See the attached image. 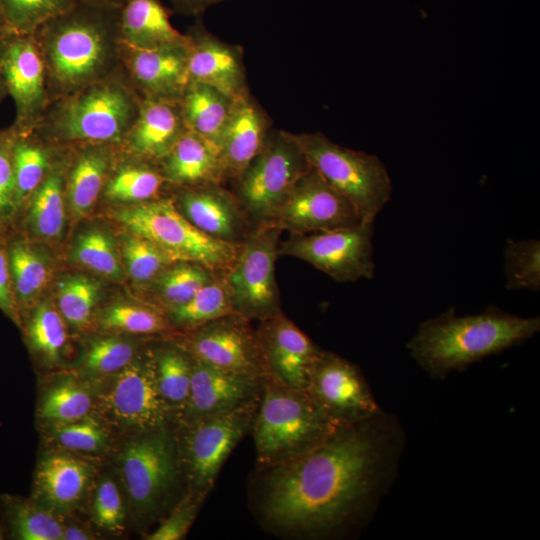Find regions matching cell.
<instances>
[{
	"instance_id": "cell-8",
	"label": "cell",
	"mask_w": 540,
	"mask_h": 540,
	"mask_svg": "<svg viewBox=\"0 0 540 540\" xmlns=\"http://www.w3.org/2000/svg\"><path fill=\"white\" fill-rule=\"evenodd\" d=\"M309 164L354 206L363 222H374L390 201L393 185L376 155L339 145L322 132H290Z\"/></svg>"
},
{
	"instance_id": "cell-44",
	"label": "cell",
	"mask_w": 540,
	"mask_h": 540,
	"mask_svg": "<svg viewBox=\"0 0 540 540\" xmlns=\"http://www.w3.org/2000/svg\"><path fill=\"white\" fill-rule=\"evenodd\" d=\"M44 432L46 439L58 449L102 454L111 447V431L94 414L70 422L46 424Z\"/></svg>"
},
{
	"instance_id": "cell-43",
	"label": "cell",
	"mask_w": 540,
	"mask_h": 540,
	"mask_svg": "<svg viewBox=\"0 0 540 540\" xmlns=\"http://www.w3.org/2000/svg\"><path fill=\"white\" fill-rule=\"evenodd\" d=\"M101 283L86 274L63 276L56 284L55 304L66 324L83 331L96 314Z\"/></svg>"
},
{
	"instance_id": "cell-35",
	"label": "cell",
	"mask_w": 540,
	"mask_h": 540,
	"mask_svg": "<svg viewBox=\"0 0 540 540\" xmlns=\"http://www.w3.org/2000/svg\"><path fill=\"white\" fill-rule=\"evenodd\" d=\"M233 102L234 99L207 84L189 82L179 104L187 130L219 148Z\"/></svg>"
},
{
	"instance_id": "cell-57",
	"label": "cell",
	"mask_w": 540,
	"mask_h": 540,
	"mask_svg": "<svg viewBox=\"0 0 540 540\" xmlns=\"http://www.w3.org/2000/svg\"><path fill=\"white\" fill-rule=\"evenodd\" d=\"M6 28V23L0 9V32Z\"/></svg>"
},
{
	"instance_id": "cell-16",
	"label": "cell",
	"mask_w": 540,
	"mask_h": 540,
	"mask_svg": "<svg viewBox=\"0 0 540 540\" xmlns=\"http://www.w3.org/2000/svg\"><path fill=\"white\" fill-rule=\"evenodd\" d=\"M0 71L15 104V130L34 129L49 103L45 64L33 34L0 32Z\"/></svg>"
},
{
	"instance_id": "cell-47",
	"label": "cell",
	"mask_w": 540,
	"mask_h": 540,
	"mask_svg": "<svg viewBox=\"0 0 540 540\" xmlns=\"http://www.w3.org/2000/svg\"><path fill=\"white\" fill-rule=\"evenodd\" d=\"M77 0H0L6 28L34 34L49 19L65 12Z\"/></svg>"
},
{
	"instance_id": "cell-1",
	"label": "cell",
	"mask_w": 540,
	"mask_h": 540,
	"mask_svg": "<svg viewBox=\"0 0 540 540\" xmlns=\"http://www.w3.org/2000/svg\"><path fill=\"white\" fill-rule=\"evenodd\" d=\"M374 419L344 426L301 456L256 471L254 503L263 527L279 536L318 538L353 520L380 468Z\"/></svg>"
},
{
	"instance_id": "cell-10",
	"label": "cell",
	"mask_w": 540,
	"mask_h": 540,
	"mask_svg": "<svg viewBox=\"0 0 540 540\" xmlns=\"http://www.w3.org/2000/svg\"><path fill=\"white\" fill-rule=\"evenodd\" d=\"M259 401L173 426L185 489L210 493L226 459L250 432Z\"/></svg>"
},
{
	"instance_id": "cell-13",
	"label": "cell",
	"mask_w": 540,
	"mask_h": 540,
	"mask_svg": "<svg viewBox=\"0 0 540 540\" xmlns=\"http://www.w3.org/2000/svg\"><path fill=\"white\" fill-rule=\"evenodd\" d=\"M374 222L308 234H290L279 244V255L303 260L338 282L374 276Z\"/></svg>"
},
{
	"instance_id": "cell-5",
	"label": "cell",
	"mask_w": 540,
	"mask_h": 540,
	"mask_svg": "<svg viewBox=\"0 0 540 540\" xmlns=\"http://www.w3.org/2000/svg\"><path fill=\"white\" fill-rule=\"evenodd\" d=\"M342 427L330 419L307 392L267 374L250 430L256 450L255 471L301 456Z\"/></svg>"
},
{
	"instance_id": "cell-50",
	"label": "cell",
	"mask_w": 540,
	"mask_h": 540,
	"mask_svg": "<svg viewBox=\"0 0 540 540\" xmlns=\"http://www.w3.org/2000/svg\"><path fill=\"white\" fill-rule=\"evenodd\" d=\"M12 143V127L0 128V223L7 227H10L17 217Z\"/></svg>"
},
{
	"instance_id": "cell-15",
	"label": "cell",
	"mask_w": 540,
	"mask_h": 540,
	"mask_svg": "<svg viewBox=\"0 0 540 540\" xmlns=\"http://www.w3.org/2000/svg\"><path fill=\"white\" fill-rule=\"evenodd\" d=\"M191 355L208 365L253 380L267 375L256 329L251 321L231 313L180 334Z\"/></svg>"
},
{
	"instance_id": "cell-18",
	"label": "cell",
	"mask_w": 540,
	"mask_h": 540,
	"mask_svg": "<svg viewBox=\"0 0 540 540\" xmlns=\"http://www.w3.org/2000/svg\"><path fill=\"white\" fill-rule=\"evenodd\" d=\"M188 44L144 49L121 42L120 72L141 99L179 102L189 84Z\"/></svg>"
},
{
	"instance_id": "cell-48",
	"label": "cell",
	"mask_w": 540,
	"mask_h": 540,
	"mask_svg": "<svg viewBox=\"0 0 540 540\" xmlns=\"http://www.w3.org/2000/svg\"><path fill=\"white\" fill-rule=\"evenodd\" d=\"M91 516L98 529L113 535L123 533L127 508L119 485L110 475L103 476L94 486Z\"/></svg>"
},
{
	"instance_id": "cell-29",
	"label": "cell",
	"mask_w": 540,
	"mask_h": 540,
	"mask_svg": "<svg viewBox=\"0 0 540 540\" xmlns=\"http://www.w3.org/2000/svg\"><path fill=\"white\" fill-rule=\"evenodd\" d=\"M157 165L170 187L225 184L218 148L189 130Z\"/></svg>"
},
{
	"instance_id": "cell-41",
	"label": "cell",
	"mask_w": 540,
	"mask_h": 540,
	"mask_svg": "<svg viewBox=\"0 0 540 540\" xmlns=\"http://www.w3.org/2000/svg\"><path fill=\"white\" fill-rule=\"evenodd\" d=\"M70 258L73 263L113 281L124 279L125 271L112 234L98 226L81 231L75 238Z\"/></svg>"
},
{
	"instance_id": "cell-31",
	"label": "cell",
	"mask_w": 540,
	"mask_h": 540,
	"mask_svg": "<svg viewBox=\"0 0 540 540\" xmlns=\"http://www.w3.org/2000/svg\"><path fill=\"white\" fill-rule=\"evenodd\" d=\"M168 187L157 164L127 156L119 150L102 197L117 205L136 204L166 195Z\"/></svg>"
},
{
	"instance_id": "cell-19",
	"label": "cell",
	"mask_w": 540,
	"mask_h": 540,
	"mask_svg": "<svg viewBox=\"0 0 540 540\" xmlns=\"http://www.w3.org/2000/svg\"><path fill=\"white\" fill-rule=\"evenodd\" d=\"M179 212L208 236L240 246L253 230L239 201L223 183L173 187Z\"/></svg>"
},
{
	"instance_id": "cell-51",
	"label": "cell",
	"mask_w": 540,
	"mask_h": 540,
	"mask_svg": "<svg viewBox=\"0 0 540 540\" xmlns=\"http://www.w3.org/2000/svg\"><path fill=\"white\" fill-rule=\"evenodd\" d=\"M0 310L16 325L22 327L8 267L5 243L0 245Z\"/></svg>"
},
{
	"instance_id": "cell-21",
	"label": "cell",
	"mask_w": 540,
	"mask_h": 540,
	"mask_svg": "<svg viewBox=\"0 0 540 540\" xmlns=\"http://www.w3.org/2000/svg\"><path fill=\"white\" fill-rule=\"evenodd\" d=\"M95 475L92 460L81 453L54 448L37 464L31 498L65 518L82 505Z\"/></svg>"
},
{
	"instance_id": "cell-24",
	"label": "cell",
	"mask_w": 540,
	"mask_h": 540,
	"mask_svg": "<svg viewBox=\"0 0 540 540\" xmlns=\"http://www.w3.org/2000/svg\"><path fill=\"white\" fill-rule=\"evenodd\" d=\"M186 131L179 102L142 99L137 117L118 147L127 156L157 164Z\"/></svg>"
},
{
	"instance_id": "cell-53",
	"label": "cell",
	"mask_w": 540,
	"mask_h": 540,
	"mask_svg": "<svg viewBox=\"0 0 540 540\" xmlns=\"http://www.w3.org/2000/svg\"><path fill=\"white\" fill-rule=\"evenodd\" d=\"M96 539L94 533L86 526L78 523L66 524L64 520V528L61 540H91Z\"/></svg>"
},
{
	"instance_id": "cell-23",
	"label": "cell",
	"mask_w": 540,
	"mask_h": 540,
	"mask_svg": "<svg viewBox=\"0 0 540 540\" xmlns=\"http://www.w3.org/2000/svg\"><path fill=\"white\" fill-rule=\"evenodd\" d=\"M262 381L218 369L194 358L188 400L175 425L227 412L259 398Z\"/></svg>"
},
{
	"instance_id": "cell-3",
	"label": "cell",
	"mask_w": 540,
	"mask_h": 540,
	"mask_svg": "<svg viewBox=\"0 0 540 540\" xmlns=\"http://www.w3.org/2000/svg\"><path fill=\"white\" fill-rule=\"evenodd\" d=\"M539 330V317L513 315L496 306L465 316L449 309L423 322L407 348L425 371L443 377L518 345Z\"/></svg>"
},
{
	"instance_id": "cell-30",
	"label": "cell",
	"mask_w": 540,
	"mask_h": 540,
	"mask_svg": "<svg viewBox=\"0 0 540 540\" xmlns=\"http://www.w3.org/2000/svg\"><path fill=\"white\" fill-rule=\"evenodd\" d=\"M173 11L161 0H127L120 7L121 42L136 48H158L189 41L170 22Z\"/></svg>"
},
{
	"instance_id": "cell-40",
	"label": "cell",
	"mask_w": 540,
	"mask_h": 540,
	"mask_svg": "<svg viewBox=\"0 0 540 540\" xmlns=\"http://www.w3.org/2000/svg\"><path fill=\"white\" fill-rule=\"evenodd\" d=\"M143 348L119 334L94 337L85 346L77 374L91 382L106 378L126 367Z\"/></svg>"
},
{
	"instance_id": "cell-46",
	"label": "cell",
	"mask_w": 540,
	"mask_h": 540,
	"mask_svg": "<svg viewBox=\"0 0 540 540\" xmlns=\"http://www.w3.org/2000/svg\"><path fill=\"white\" fill-rule=\"evenodd\" d=\"M507 290H540V241L508 239L504 247Z\"/></svg>"
},
{
	"instance_id": "cell-22",
	"label": "cell",
	"mask_w": 540,
	"mask_h": 540,
	"mask_svg": "<svg viewBox=\"0 0 540 540\" xmlns=\"http://www.w3.org/2000/svg\"><path fill=\"white\" fill-rule=\"evenodd\" d=\"M187 35L189 82L207 84L232 99L249 92L240 45L220 40L200 22Z\"/></svg>"
},
{
	"instance_id": "cell-58",
	"label": "cell",
	"mask_w": 540,
	"mask_h": 540,
	"mask_svg": "<svg viewBox=\"0 0 540 540\" xmlns=\"http://www.w3.org/2000/svg\"><path fill=\"white\" fill-rule=\"evenodd\" d=\"M3 538H4V530H3L2 523L0 521V539H3Z\"/></svg>"
},
{
	"instance_id": "cell-11",
	"label": "cell",
	"mask_w": 540,
	"mask_h": 540,
	"mask_svg": "<svg viewBox=\"0 0 540 540\" xmlns=\"http://www.w3.org/2000/svg\"><path fill=\"white\" fill-rule=\"evenodd\" d=\"M310 164L289 131L270 130L260 152L232 181L253 229L265 226Z\"/></svg>"
},
{
	"instance_id": "cell-9",
	"label": "cell",
	"mask_w": 540,
	"mask_h": 540,
	"mask_svg": "<svg viewBox=\"0 0 540 540\" xmlns=\"http://www.w3.org/2000/svg\"><path fill=\"white\" fill-rule=\"evenodd\" d=\"M119 468L137 520L161 518L171 508L178 484L184 483L173 426L129 438L119 454Z\"/></svg>"
},
{
	"instance_id": "cell-39",
	"label": "cell",
	"mask_w": 540,
	"mask_h": 540,
	"mask_svg": "<svg viewBox=\"0 0 540 540\" xmlns=\"http://www.w3.org/2000/svg\"><path fill=\"white\" fill-rule=\"evenodd\" d=\"M216 276L201 264L175 261L146 290L152 297L150 303L165 313L188 302Z\"/></svg>"
},
{
	"instance_id": "cell-49",
	"label": "cell",
	"mask_w": 540,
	"mask_h": 540,
	"mask_svg": "<svg viewBox=\"0 0 540 540\" xmlns=\"http://www.w3.org/2000/svg\"><path fill=\"white\" fill-rule=\"evenodd\" d=\"M209 494L185 489L182 496L169 509L159 526L145 536L147 540L183 539L195 521Z\"/></svg>"
},
{
	"instance_id": "cell-33",
	"label": "cell",
	"mask_w": 540,
	"mask_h": 540,
	"mask_svg": "<svg viewBox=\"0 0 540 540\" xmlns=\"http://www.w3.org/2000/svg\"><path fill=\"white\" fill-rule=\"evenodd\" d=\"M151 347L158 389L173 413L175 425L188 400L194 358L180 334L165 336Z\"/></svg>"
},
{
	"instance_id": "cell-56",
	"label": "cell",
	"mask_w": 540,
	"mask_h": 540,
	"mask_svg": "<svg viewBox=\"0 0 540 540\" xmlns=\"http://www.w3.org/2000/svg\"><path fill=\"white\" fill-rule=\"evenodd\" d=\"M115 6H122L127 0H93Z\"/></svg>"
},
{
	"instance_id": "cell-17",
	"label": "cell",
	"mask_w": 540,
	"mask_h": 540,
	"mask_svg": "<svg viewBox=\"0 0 540 540\" xmlns=\"http://www.w3.org/2000/svg\"><path fill=\"white\" fill-rule=\"evenodd\" d=\"M306 392L341 426L365 422L379 414V406L359 367L333 352L322 351Z\"/></svg>"
},
{
	"instance_id": "cell-28",
	"label": "cell",
	"mask_w": 540,
	"mask_h": 540,
	"mask_svg": "<svg viewBox=\"0 0 540 540\" xmlns=\"http://www.w3.org/2000/svg\"><path fill=\"white\" fill-rule=\"evenodd\" d=\"M5 250L13 292L23 323L27 313L41 300L51 279V260L39 242L20 231L8 234Z\"/></svg>"
},
{
	"instance_id": "cell-12",
	"label": "cell",
	"mask_w": 540,
	"mask_h": 540,
	"mask_svg": "<svg viewBox=\"0 0 540 540\" xmlns=\"http://www.w3.org/2000/svg\"><path fill=\"white\" fill-rule=\"evenodd\" d=\"M280 234L271 226L253 229L226 274L233 311L249 321L260 322L282 311L275 277Z\"/></svg>"
},
{
	"instance_id": "cell-27",
	"label": "cell",
	"mask_w": 540,
	"mask_h": 540,
	"mask_svg": "<svg viewBox=\"0 0 540 540\" xmlns=\"http://www.w3.org/2000/svg\"><path fill=\"white\" fill-rule=\"evenodd\" d=\"M118 153V145L108 143L71 146L65 195L67 211L74 219L85 217L95 208Z\"/></svg>"
},
{
	"instance_id": "cell-20",
	"label": "cell",
	"mask_w": 540,
	"mask_h": 540,
	"mask_svg": "<svg viewBox=\"0 0 540 540\" xmlns=\"http://www.w3.org/2000/svg\"><path fill=\"white\" fill-rule=\"evenodd\" d=\"M267 374L297 390H307L315 362L322 353L281 311L256 328Z\"/></svg>"
},
{
	"instance_id": "cell-2",
	"label": "cell",
	"mask_w": 540,
	"mask_h": 540,
	"mask_svg": "<svg viewBox=\"0 0 540 540\" xmlns=\"http://www.w3.org/2000/svg\"><path fill=\"white\" fill-rule=\"evenodd\" d=\"M120 7L77 0L35 31L50 101L119 71Z\"/></svg>"
},
{
	"instance_id": "cell-14",
	"label": "cell",
	"mask_w": 540,
	"mask_h": 540,
	"mask_svg": "<svg viewBox=\"0 0 540 540\" xmlns=\"http://www.w3.org/2000/svg\"><path fill=\"white\" fill-rule=\"evenodd\" d=\"M362 222L350 201L310 165L265 226L290 234H308L354 227Z\"/></svg>"
},
{
	"instance_id": "cell-42",
	"label": "cell",
	"mask_w": 540,
	"mask_h": 540,
	"mask_svg": "<svg viewBox=\"0 0 540 540\" xmlns=\"http://www.w3.org/2000/svg\"><path fill=\"white\" fill-rule=\"evenodd\" d=\"M11 536L19 540H61L64 517L32 498L2 496Z\"/></svg>"
},
{
	"instance_id": "cell-7",
	"label": "cell",
	"mask_w": 540,
	"mask_h": 540,
	"mask_svg": "<svg viewBox=\"0 0 540 540\" xmlns=\"http://www.w3.org/2000/svg\"><path fill=\"white\" fill-rule=\"evenodd\" d=\"M113 216L126 231L148 239L174 261L201 264L217 276L228 273L240 247L200 231L179 212L170 195L120 205Z\"/></svg>"
},
{
	"instance_id": "cell-4",
	"label": "cell",
	"mask_w": 540,
	"mask_h": 540,
	"mask_svg": "<svg viewBox=\"0 0 540 540\" xmlns=\"http://www.w3.org/2000/svg\"><path fill=\"white\" fill-rule=\"evenodd\" d=\"M141 100L119 69L50 101L35 129L57 146L120 145L137 117Z\"/></svg>"
},
{
	"instance_id": "cell-37",
	"label": "cell",
	"mask_w": 540,
	"mask_h": 540,
	"mask_svg": "<svg viewBox=\"0 0 540 540\" xmlns=\"http://www.w3.org/2000/svg\"><path fill=\"white\" fill-rule=\"evenodd\" d=\"M97 327L110 334L136 336H171L179 334L166 314L151 303L115 301L94 317Z\"/></svg>"
},
{
	"instance_id": "cell-38",
	"label": "cell",
	"mask_w": 540,
	"mask_h": 540,
	"mask_svg": "<svg viewBox=\"0 0 540 540\" xmlns=\"http://www.w3.org/2000/svg\"><path fill=\"white\" fill-rule=\"evenodd\" d=\"M234 313L226 275L216 276L188 302L165 312L179 334H185L219 317Z\"/></svg>"
},
{
	"instance_id": "cell-54",
	"label": "cell",
	"mask_w": 540,
	"mask_h": 540,
	"mask_svg": "<svg viewBox=\"0 0 540 540\" xmlns=\"http://www.w3.org/2000/svg\"><path fill=\"white\" fill-rule=\"evenodd\" d=\"M9 227L5 226L4 224L0 223V245L5 243L6 238L9 234Z\"/></svg>"
},
{
	"instance_id": "cell-32",
	"label": "cell",
	"mask_w": 540,
	"mask_h": 540,
	"mask_svg": "<svg viewBox=\"0 0 540 540\" xmlns=\"http://www.w3.org/2000/svg\"><path fill=\"white\" fill-rule=\"evenodd\" d=\"M12 129V160L18 216L33 192L47 176L61 146L45 140L35 128L15 130L12 127Z\"/></svg>"
},
{
	"instance_id": "cell-45",
	"label": "cell",
	"mask_w": 540,
	"mask_h": 540,
	"mask_svg": "<svg viewBox=\"0 0 540 540\" xmlns=\"http://www.w3.org/2000/svg\"><path fill=\"white\" fill-rule=\"evenodd\" d=\"M118 248L126 277L144 289L175 262L151 241L129 231L120 237Z\"/></svg>"
},
{
	"instance_id": "cell-25",
	"label": "cell",
	"mask_w": 540,
	"mask_h": 540,
	"mask_svg": "<svg viewBox=\"0 0 540 540\" xmlns=\"http://www.w3.org/2000/svg\"><path fill=\"white\" fill-rule=\"evenodd\" d=\"M270 125L268 115L250 92L234 99L218 148L225 183L236 178L260 152Z\"/></svg>"
},
{
	"instance_id": "cell-6",
	"label": "cell",
	"mask_w": 540,
	"mask_h": 540,
	"mask_svg": "<svg viewBox=\"0 0 540 540\" xmlns=\"http://www.w3.org/2000/svg\"><path fill=\"white\" fill-rule=\"evenodd\" d=\"M93 414L111 432L128 438L174 425L156 380L152 347H144L122 370L92 382Z\"/></svg>"
},
{
	"instance_id": "cell-55",
	"label": "cell",
	"mask_w": 540,
	"mask_h": 540,
	"mask_svg": "<svg viewBox=\"0 0 540 540\" xmlns=\"http://www.w3.org/2000/svg\"><path fill=\"white\" fill-rule=\"evenodd\" d=\"M8 95L7 93V88H6V85H5V82H4V78L2 76V73L0 71V101L6 96Z\"/></svg>"
},
{
	"instance_id": "cell-34",
	"label": "cell",
	"mask_w": 540,
	"mask_h": 540,
	"mask_svg": "<svg viewBox=\"0 0 540 540\" xmlns=\"http://www.w3.org/2000/svg\"><path fill=\"white\" fill-rule=\"evenodd\" d=\"M29 351L47 369L63 366L69 347L67 324L56 304L40 300L23 319Z\"/></svg>"
},
{
	"instance_id": "cell-26",
	"label": "cell",
	"mask_w": 540,
	"mask_h": 540,
	"mask_svg": "<svg viewBox=\"0 0 540 540\" xmlns=\"http://www.w3.org/2000/svg\"><path fill=\"white\" fill-rule=\"evenodd\" d=\"M70 155L71 146H61L47 176L19 213H23L20 232L36 242H56L64 232L68 212L65 186Z\"/></svg>"
},
{
	"instance_id": "cell-36",
	"label": "cell",
	"mask_w": 540,
	"mask_h": 540,
	"mask_svg": "<svg viewBox=\"0 0 540 540\" xmlns=\"http://www.w3.org/2000/svg\"><path fill=\"white\" fill-rule=\"evenodd\" d=\"M94 403L93 383L77 373L66 374L45 387L36 414L44 425L70 422L93 414Z\"/></svg>"
},
{
	"instance_id": "cell-52",
	"label": "cell",
	"mask_w": 540,
	"mask_h": 540,
	"mask_svg": "<svg viewBox=\"0 0 540 540\" xmlns=\"http://www.w3.org/2000/svg\"><path fill=\"white\" fill-rule=\"evenodd\" d=\"M171 10L183 15L197 16L208 8L227 0H167Z\"/></svg>"
}]
</instances>
